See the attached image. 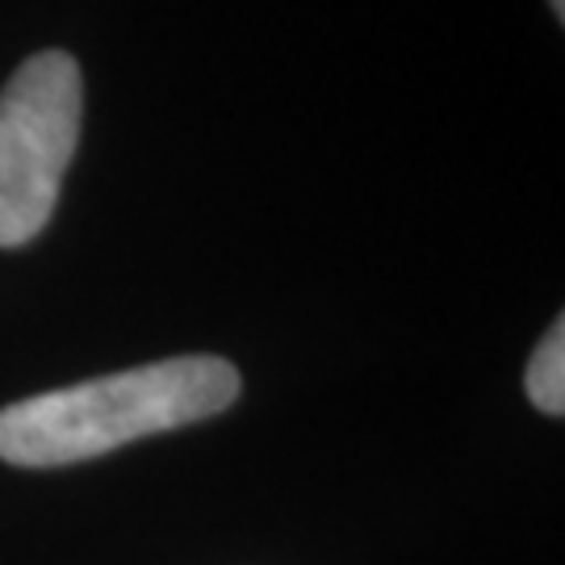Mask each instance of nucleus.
<instances>
[{"label":"nucleus","instance_id":"obj_1","mask_svg":"<svg viewBox=\"0 0 565 565\" xmlns=\"http://www.w3.org/2000/svg\"><path fill=\"white\" fill-rule=\"evenodd\" d=\"M239 369L223 356H168L109 377L46 390L0 411V461L60 469L121 445L223 415L239 398Z\"/></svg>","mask_w":565,"mask_h":565},{"label":"nucleus","instance_id":"obj_2","mask_svg":"<svg viewBox=\"0 0 565 565\" xmlns=\"http://www.w3.org/2000/svg\"><path fill=\"white\" fill-rule=\"evenodd\" d=\"M84 81L67 51H39L0 88V247L51 223L81 142Z\"/></svg>","mask_w":565,"mask_h":565},{"label":"nucleus","instance_id":"obj_3","mask_svg":"<svg viewBox=\"0 0 565 565\" xmlns=\"http://www.w3.org/2000/svg\"><path fill=\"white\" fill-rule=\"evenodd\" d=\"M527 398L536 411H545L553 419L565 415V323H557L545 331V340L536 343L532 361H527Z\"/></svg>","mask_w":565,"mask_h":565},{"label":"nucleus","instance_id":"obj_4","mask_svg":"<svg viewBox=\"0 0 565 565\" xmlns=\"http://www.w3.org/2000/svg\"><path fill=\"white\" fill-rule=\"evenodd\" d=\"M553 13H557V18H565V0H553Z\"/></svg>","mask_w":565,"mask_h":565}]
</instances>
